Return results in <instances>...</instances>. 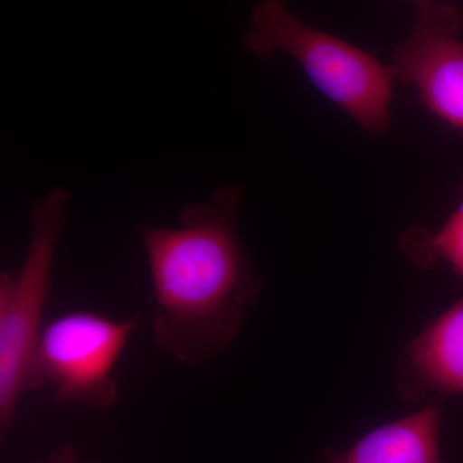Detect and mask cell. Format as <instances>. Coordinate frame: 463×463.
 <instances>
[{"mask_svg": "<svg viewBox=\"0 0 463 463\" xmlns=\"http://www.w3.org/2000/svg\"><path fill=\"white\" fill-rule=\"evenodd\" d=\"M441 408L426 405L416 413L383 423L325 463H441Z\"/></svg>", "mask_w": 463, "mask_h": 463, "instance_id": "cell-7", "label": "cell"}, {"mask_svg": "<svg viewBox=\"0 0 463 463\" xmlns=\"http://www.w3.org/2000/svg\"><path fill=\"white\" fill-rule=\"evenodd\" d=\"M39 463H93L85 462L79 457L76 452L75 447L72 444H63L60 448H57L53 453L44 461Z\"/></svg>", "mask_w": 463, "mask_h": 463, "instance_id": "cell-9", "label": "cell"}, {"mask_svg": "<svg viewBox=\"0 0 463 463\" xmlns=\"http://www.w3.org/2000/svg\"><path fill=\"white\" fill-rule=\"evenodd\" d=\"M138 316L116 319L88 309L69 310L43 327L36 350L39 388L51 383L58 404L109 410L118 401L114 377Z\"/></svg>", "mask_w": 463, "mask_h": 463, "instance_id": "cell-4", "label": "cell"}, {"mask_svg": "<svg viewBox=\"0 0 463 463\" xmlns=\"http://www.w3.org/2000/svg\"><path fill=\"white\" fill-rule=\"evenodd\" d=\"M461 8L448 3L416 5L410 33L394 51L397 79L441 123L463 132Z\"/></svg>", "mask_w": 463, "mask_h": 463, "instance_id": "cell-5", "label": "cell"}, {"mask_svg": "<svg viewBox=\"0 0 463 463\" xmlns=\"http://www.w3.org/2000/svg\"><path fill=\"white\" fill-rule=\"evenodd\" d=\"M243 45L261 60L283 52L334 105L365 132L389 133L397 70L370 52L307 25L286 0H260L252 9Z\"/></svg>", "mask_w": 463, "mask_h": 463, "instance_id": "cell-2", "label": "cell"}, {"mask_svg": "<svg viewBox=\"0 0 463 463\" xmlns=\"http://www.w3.org/2000/svg\"><path fill=\"white\" fill-rule=\"evenodd\" d=\"M437 2V0H413L414 5H428V3Z\"/></svg>", "mask_w": 463, "mask_h": 463, "instance_id": "cell-10", "label": "cell"}, {"mask_svg": "<svg viewBox=\"0 0 463 463\" xmlns=\"http://www.w3.org/2000/svg\"><path fill=\"white\" fill-rule=\"evenodd\" d=\"M461 194L458 206L437 232L412 227L402 233L399 246L417 268L430 269L444 261L463 279V176Z\"/></svg>", "mask_w": 463, "mask_h": 463, "instance_id": "cell-8", "label": "cell"}, {"mask_svg": "<svg viewBox=\"0 0 463 463\" xmlns=\"http://www.w3.org/2000/svg\"><path fill=\"white\" fill-rule=\"evenodd\" d=\"M69 194L51 191L30 213L32 239L17 272L0 276V432L5 438L25 392L39 390L35 361L52 289V267L65 231Z\"/></svg>", "mask_w": 463, "mask_h": 463, "instance_id": "cell-3", "label": "cell"}, {"mask_svg": "<svg viewBox=\"0 0 463 463\" xmlns=\"http://www.w3.org/2000/svg\"><path fill=\"white\" fill-rule=\"evenodd\" d=\"M241 203L240 188L228 185L185 206L182 227L141 232L156 304L152 339L181 364L223 353L260 294L263 281L237 234Z\"/></svg>", "mask_w": 463, "mask_h": 463, "instance_id": "cell-1", "label": "cell"}, {"mask_svg": "<svg viewBox=\"0 0 463 463\" xmlns=\"http://www.w3.org/2000/svg\"><path fill=\"white\" fill-rule=\"evenodd\" d=\"M398 392L407 403L463 395V298L408 344L399 362Z\"/></svg>", "mask_w": 463, "mask_h": 463, "instance_id": "cell-6", "label": "cell"}]
</instances>
